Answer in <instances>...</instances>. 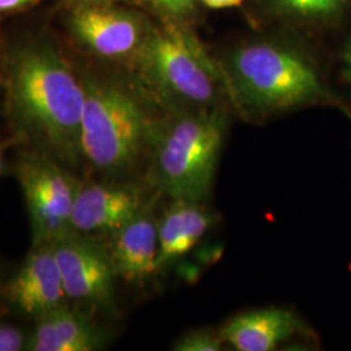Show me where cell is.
Here are the masks:
<instances>
[{"mask_svg": "<svg viewBox=\"0 0 351 351\" xmlns=\"http://www.w3.org/2000/svg\"><path fill=\"white\" fill-rule=\"evenodd\" d=\"M13 104L21 119L58 154L80 151L86 88L50 51L20 56L12 75Z\"/></svg>", "mask_w": 351, "mask_h": 351, "instance_id": "6da1fadb", "label": "cell"}, {"mask_svg": "<svg viewBox=\"0 0 351 351\" xmlns=\"http://www.w3.org/2000/svg\"><path fill=\"white\" fill-rule=\"evenodd\" d=\"M226 124L219 112L177 120L156 147L159 184L175 199L201 202L210 194L224 142Z\"/></svg>", "mask_w": 351, "mask_h": 351, "instance_id": "7a4b0ae2", "label": "cell"}, {"mask_svg": "<svg viewBox=\"0 0 351 351\" xmlns=\"http://www.w3.org/2000/svg\"><path fill=\"white\" fill-rule=\"evenodd\" d=\"M80 130V151L95 168L114 172L132 163L146 134L138 101L111 85H88Z\"/></svg>", "mask_w": 351, "mask_h": 351, "instance_id": "3957f363", "label": "cell"}, {"mask_svg": "<svg viewBox=\"0 0 351 351\" xmlns=\"http://www.w3.org/2000/svg\"><path fill=\"white\" fill-rule=\"evenodd\" d=\"M232 68L242 94L267 110H287L326 97L314 66L300 53L268 43L239 49Z\"/></svg>", "mask_w": 351, "mask_h": 351, "instance_id": "277c9868", "label": "cell"}, {"mask_svg": "<svg viewBox=\"0 0 351 351\" xmlns=\"http://www.w3.org/2000/svg\"><path fill=\"white\" fill-rule=\"evenodd\" d=\"M146 55L151 72L171 94L195 104L215 99L216 68L188 30L177 25L164 27L151 38Z\"/></svg>", "mask_w": 351, "mask_h": 351, "instance_id": "5b68a950", "label": "cell"}, {"mask_svg": "<svg viewBox=\"0 0 351 351\" xmlns=\"http://www.w3.org/2000/svg\"><path fill=\"white\" fill-rule=\"evenodd\" d=\"M20 184L39 245L66 237L72 228L75 190L63 172L40 159L27 160L20 168Z\"/></svg>", "mask_w": 351, "mask_h": 351, "instance_id": "8992f818", "label": "cell"}, {"mask_svg": "<svg viewBox=\"0 0 351 351\" xmlns=\"http://www.w3.org/2000/svg\"><path fill=\"white\" fill-rule=\"evenodd\" d=\"M51 245L66 297L103 303L111 298L116 274L110 255L68 236Z\"/></svg>", "mask_w": 351, "mask_h": 351, "instance_id": "52a82bcc", "label": "cell"}, {"mask_svg": "<svg viewBox=\"0 0 351 351\" xmlns=\"http://www.w3.org/2000/svg\"><path fill=\"white\" fill-rule=\"evenodd\" d=\"M5 295L19 311L29 316L39 317L62 307L66 294L51 243L39 245L26 259L7 284Z\"/></svg>", "mask_w": 351, "mask_h": 351, "instance_id": "ba28073f", "label": "cell"}, {"mask_svg": "<svg viewBox=\"0 0 351 351\" xmlns=\"http://www.w3.org/2000/svg\"><path fill=\"white\" fill-rule=\"evenodd\" d=\"M142 197L123 185L91 184L75 191L72 228L80 232H116L141 215Z\"/></svg>", "mask_w": 351, "mask_h": 351, "instance_id": "9c48e42d", "label": "cell"}, {"mask_svg": "<svg viewBox=\"0 0 351 351\" xmlns=\"http://www.w3.org/2000/svg\"><path fill=\"white\" fill-rule=\"evenodd\" d=\"M75 37L103 58H124L137 49L142 37L138 20L130 13L107 7H84L73 14Z\"/></svg>", "mask_w": 351, "mask_h": 351, "instance_id": "30bf717a", "label": "cell"}, {"mask_svg": "<svg viewBox=\"0 0 351 351\" xmlns=\"http://www.w3.org/2000/svg\"><path fill=\"white\" fill-rule=\"evenodd\" d=\"M301 330V320L293 311L268 307L229 319L220 336L236 350L271 351Z\"/></svg>", "mask_w": 351, "mask_h": 351, "instance_id": "8fae6325", "label": "cell"}, {"mask_svg": "<svg viewBox=\"0 0 351 351\" xmlns=\"http://www.w3.org/2000/svg\"><path fill=\"white\" fill-rule=\"evenodd\" d=\"M114 274L126 281H139L159 268L158 224L145 215L116 230L111 251Z\"/></svg>", "mask_w": 351, "mask_h": 351, "instance_id": "7c38bea8", "label": "cell"}, {"mask_svg": "<svg viewBox=\"0 0 351 351\" xmlns=\"http://www.w3.org/2000/svg\"><path fill=\"white\" fill-rule=\"evenodd\" d=\"M211 224V213L199 202L175 199L158 224L159 265L163 267L193 250Z\"/></svg>", "mask_w": 351, "mask_h": 351, "instance_id": "4fadbf2b", "label": "cell"}, {"mask_svg": "<svg viewBox=\"0 0 351 351\" xmlns=\"http://www.w3.org/2000/svg\"><path fill=\"white\" fill-rule=\"evenodd\" d=\"M101 345L97 329L82 315L58 307L38 317L37 326L27 339L32 351H91Z\"/></svg>", "mask_w": 351, "mask_h": 351, "instance_id": "5bb4252c", "label": "cell"}, {"mask_svg": "<svg viewBox=\"0 0 351 351\" xmlns=\"http://www.w3.org/2000/svg\"><path fill=\"white\" fill-rule=\"evenodd\" d=\"M291 12L302 16H330L339 12L346 0H277Z\"/></svg>", "mask_w": 351, "mask_h": 351, "instance_id": "9a60e30c", "label": "cell"}, {"mask_svg": "<svg viewBox=\"0 0 351 351\" xmlns=\"http://www.w3.org/2000/svg\"><path fill=\"white\" fill-rule=\"evenodd\" d=\"M224 339L220 333L216 335L213 330L198 329L189 332L175 343V350L178 351H217L223 349Z\"/></svg>", "mask_w": 351, "mask_h": 351, "instance_id": "2e32d148", "label": "cell"}, {"mask_svg": "<svg viewBox=\"0 0 351 351\" xmlns=\"http://www.w3.org/2000/svg\"><path fill=\"white\" fill-rule=\"evenodd\" d=\"M25 333L12 326H0V351H20L26 349Z\"/></svg>", "mask_w": 351, "mask_h": 351, "instance_id": "e0dca14e", "label": "cell"}, {"mask_svg": "<svg viewBox=\"0 0 351 351\" xmlns=\"http://www.w3.org/2000/svg\"><path fill=\"white\" fill-rule=\"evenodd\" d=\"M156 7L172 14H184L194 8L195 0H152Z\"/></svg>", "mask_w": 351, "mask_h": 351, "instance_id": "ac0fdd59", "label": "cell"}, {"mask_svg": "<svg viewBox=\"0 0 351 351\" xmlns=\"http://www.w3.org/2000/svg\"><path fill=\"white\" fill-rule=\"evenodd\" d=\"M36 0H0V12H12L23 10Z\"/></svg>", "mask_w": 351, "mask_h": 351, "instance_id": "d6986e66", "label": "cell"}, {"mask_svg": "<svg viewBox=\"0 0 351 351\" xmlns=\"http://www.w3.org/2000/svg\"><path fill=\"white\" fill-rule=\"evenodd\" d=\"M202 3H204L210 8L220 10V8L237 7V5L242 3V0H202Z\"/></svg>", "mask_w": 351, "mask_h": 351, "instance_id": "ffe728a7", "label": "cell"}, {"mask_svg": "<svg viewBox=\"0 0 351 351\" xmlns=\"http://www.w3.org/2000/svg\"><path fill=\"white\" fill-rule=\"evenodd\" d=\"M343 60H345V75H346L351 84V42L348 50L345 52Z\"/></svg>", "mask_w": 351, "mask_h": 351, "instance_id": "44dd1931", "label": "cell"}, {"mask_svg": "<svg viewBox=\"0 0 351 351\" xmlns=\"http://www.w3.org/2000/svg\"><path fill=\"white\" fill-rule=\"evenodd\" d=\"M1 168H3V156H1V151H0V172H1Z\"/></svg>", "mask_w": 351, "mask_h": 351, "instance_id": "7402d4cb", "label": "cell"}, {"mask_svg": "<svg viewBox=\"0 0 351 351\" xmlns=\"http://www.w3.org/2000/svg\"><path fill=\"white\" fill-rule=\"evenodd\" d=\"M343 111H345V113H346V114H348V117H349V119H350V121H351V111H349V110H343Z\"/></svg>", "mask_w": 351, "mask_h": 351, "instance_id": "603a6c76", "label": "cell"}, {"mask_svg": "<svg viewBox=\"0 0 351 351\" xmlns=\"http://www.w3.org/2000/svg\"><path fill=\"white\" fill-rule=\"evenodd\" d=\"M91 1H93V0H91Z\"/></svg>", "mask_w": 351, "mask_h": 351, "instance_id": "cb8c5ba5", "label": "cell"}]
</instances>
